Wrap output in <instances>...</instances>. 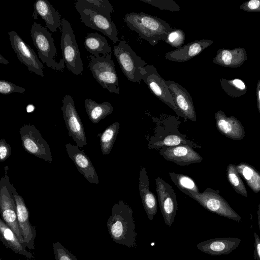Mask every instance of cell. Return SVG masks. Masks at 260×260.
Listing matches in <instances>:
<instances>
[{
  "mask_svg": "<svg viewBox=\"0 0 260 260\" xmlns=\"http://www.w3.org/2000/svg\"><path fill=\"white\" fill-rule=\"evenodd\" d=\"M188 196L210 212L238 222L242 221L240 215L219 194L218 190L208 187L203 192L191 193Z\"/></svg>",
  "mask_w": 260,
  "mask_h": 260,
  "instance_id": "cell-8",
  "label": "cell"
},
{
  "mask_svg": "<svg viewBox=\"0 0 260 260\" xmlns=\"http://www.w3.org/2000/svg\"><path fill=\"white\" fill-rule=\"evenodd\" d=\"M164 41L174 48H180L184 43L185 34L180 29H173L168 34Z\"/></svg>",
  "mask_w": 260,
  "mask_h": 260,
  "instance_id": "cell-33",
  "label": "cell"
},
{
  "mask_svg": "<svg viewBox=\"0 0 260 260\" xmlns=\"http://www.w3.org/2000/svg\"><path fill=\"white\" fill-rule=\"evenodd\" d=\"M119 123L115 122L108 126L98 136L100 139L101 149L103 155L110 153L117 138L119 128Z\"/></svg>",
  "mask_w": 260,
  "mask_h": 260,
  "instance_id": "cell-28",
  "label": "cell"
},
{
  "mask_svg": "<svg viewBox=\"0 0 260 260\" xmlns=\"http://www.w3.org/2000/svg\"><path fill=\"white\" fill-rule=\"evenodd\" d=\"M123 20L131 30L137 32L151 46L160 41H164L168 34L173 29L165 20L143 12L127 13Z\"/></svg>",
  "mask_w": 260,
  "mask_h": 260,
  "instance_id": "cell-2",
  "label": "cell"
},
{
  "mask_svg": "<svg viewBox=\"0 0 260 260\" xmlns=\"http://www.w3.org/2000/svg\"><path fill=\"white\" fill-rule=\"evenodd\" d=\"M69 157L75 165L78 171L90 183H99L98 176L89 157L80 150L79 146L67 143L65 145Z\"/></svg>",
  "mask_w": 260,
  "mask_h": 260,
  "instance_id": "cell-18",
  "label": "cell"
},
{
  "mask_svg": "<svg viewBox=\"0 0 260 260\" xmlns=\"http://www.w3.org/2000/svg\"><path fill=\"white\" fill-rule=\"evenodd\" d=\"M247 8L248 10L256 11L258 10L260 7V1L251 0L247 3Z\"/></svg>",
  "mask_w": 260,
  "mask_h": 260,
  "instance_id": "cell-39",
  "label": "cell"
},
{
  "mask_svg": "<svg viewBox=\"0 0 260 260\" xmlns=\"http://www.w3.org/2000/svg\"><path fill=\"white\" fill-rule=\"evenodd\" d=\"M33 43L38 50L39 57L47 67L55 70H62L65 66L63 58L57 62L55 57L57 53L52 34L41 24L34 22L31 30Z\"/></svg>",
  "mask_w": 260,
  "mask_h": 260,
  "instance_id": "cell-3",
  "label": "cell"
},
{
  "mask_svg": "<svg viewBox=\"0 0 260 260\" xmlns=\"http://www.w3.org/2000/svg\"><path fill=\"white\" fill-rule=\"evenodd\" d=\"M257 108L260 114V80H259L257 87Z\"/></svg>",
  "mask_w": 260,
  "mask_h": 260,
  "instance_id": "cell-40",
  "label": "cell"
},
{
  "mask_svg": "<svg viewBox=\"0 0 260 260\" xmlns=\"http://www.w3.org/2000/svg\"><path fill=\"white\" fill-rule=\"evenodd\" d=\"M173 97L175 106L180 116L196 121L197 115L191 96L187 90L178 83L165 81Z\"/></svg>",
  "mask_w": 260,
  "mask_h": 260,
  "instance_id": "cell-16",
  "label": "cell"
},
{
  "mask_svg": "<svg viewBox=\"0 0 260 260\" xmlns=\"http://www.w3.org/2000/svg\"><path fill=\"white\" fill-rule=\"evenodd\" d=\"M12 147L5 139L0 140V161H5L11 155Z\"/></svg>",
  "mask_w": 260,
  "mask_h": 260,
  "instance_id": "cell-37",
  "label": "cell"
},
{
  "mask_svg": "<svg viewBox=\"0 0 260 260\" xmlns=\"http://www.w3.org/2000/svg\"><path fill=\"white\" fill-rule=\"evenodd\" d=\"M188 145L192 147H201L192 141L187 140L185 136L178 134L169 135L159 141H155L148 145L149 149H160L165 147Z\"/></svg>",
  "mask_w": 260,
  "mask_h": 260,
  "instance_id": "cell-29",
  "label": "cell"
},
{
  "mask_svg": "<svg viewBox=\"0 0 260 260\" xmlns=\"http://www.w3.org/2000/svg\"><path fill=\"white\" fill-rule=\"evenodd\" d=\"M159 153L166 160L179 166H187L203 160L202 157L188 145L165 147L160 149Z\"/></svg>",
  "mask_w": 260,
  "mask_h": 260,
  "instance_id": "cell-17",
  "label": "cell"
},
{
  "mask_svg": "<svg viewBox=\"0 0 260 260\" xmlns=\"http://www.w3.org/2000/svg\"><path fill=\"white\" fill-rule=\"evenodd\" d=\"M141 2L150 4L160 10L177 12L180 10V7L173 0H140Z\"/></svg>",
  "mask_w": 260,
  "mask_h": 260,
  "instance_id": "cell-34",
  "label": "cell"
},
{
  "mask_svg": "<svg viewBox=\"0 0 260 260\" xmlns=\"http://www.w3.org/2000/svg\"><path fill=\"white\" fill-rule=\"evenodd\" d=\"M132 209L123 201L114 203L107 221L109 234L113 241L134 248L137 246V234Z\"/></svg>",
  "mask_w": 260,
  "mask_h": 260,
  "instance_id": "cell-1",
  "label": "cell"
},
{
  "mask_svg": "<svg viewBox=\"0 0 260 260\" xmlns=\"http://www.w3.org/2000/svg\"><path fill=\"white\" fill-rule=\"evenodd\" d=\"M241 241L233 237L214 238L199 243L197 248L211 255H226L236 249Z\"/></svg>",
  "mask_w": 260,
  "mask_h": 260,
  "instance_id": "cell-19",
  "label": "cell"
},
{
  "mask_svg": "<svg viewBox=\"0 0 260 260\" xmlns=\"http://www.w3.org/2000/svg\"><path fill=\"white\" fill-rule=\"evenodd\" d=\"M19 133L22 146L27 153L49 162L52 161L49 145L34 125L24 124Z\"/></svg>",
  "mask_w": 260,
  "mask_h": 260,
  "instance_id": "cell-10",
  "label": "cell"
},
{
  "mask_svg": "<svg viewBox=\"0 0 260 260\" xmlns=\"http://www.w3.org/2000/svg\"><path fill=\"white\" fill-rule=\"evenodd\" d=\"M226 176L229 182L235 191L242 196L247 197L246 188L236 165L233 164L228 165L226 169Z\"/></svg>",
  "mask_w": 260,
  "mask_h": 260,
  "instance_id": "cell-31",
  "label": "cell"
},
{
  "mask_svg": "<svg viewBox=\"0 0 260 260\" xmlns=\"http://www.w3.org/2000/svg\"><path fill=\"white\" fill-rule=\"evenodd\" d=\"M11 46L19 60L27 67L28 70L44 76L43 65L30 46L15 31L8 32Z\"/></svg>",
  "mask_w": 260,
  "mask_h": 260,
  "instance_id": "cell-13",
  "label": "cell"
},
{
  "mask_svg": "<svg viewBox=\"0 0 260 260\" xmlns=\"http://www.w3.org/2000/svg\"><path fill=\"white\" fill-rule=\"evenodd\" d=\"M61 108L69 136L80 148L87 144V139L84 126L76 109L74 100L70 95L66 94L62 101Z\"/></svg>",
  "mask_w": 260,
  "mask_h": 260,
  "instance_id": "cell-11",
  "label": "cell"
},
{
  "mask_svg": "<svg viewBox=\"0 0 260 260\" xmlns=\"http://www.w3.org/2000/svg\"><path fill=\"white\" fill-rule=\"evenodd\" d=\"M139 189L142 204L148 218L152 220L157 211V201L154 194L150 190L148 176L144 166L140 171Z\"/></svg>",
  "mask_w": 260,
  "mask_h": 260,
  "instance_id": "cell-23",
  "label": "cell"
},
{
  "mask_svg": "<svg viewBox=\"0 0 260 260\" xmlns=\"http://www.w3.org/2000/svg\"><path fill=\"white\" fill-rule=\"evenodd\" d=\"M84 45L87 50L95 57L112 53L111 48L105 37L98 32L88 34L84 40Z\"/></svg>",
  "mask_w": 260,
  "mask_h": 260,
  "instance_id": "cell-26",
  "label": "cell"
},
{
  "mask_svg": "<svg viewBox=\"0 0 260 260\" xmlns=\"http://www.w3.org/2000/svg\"><path fill=\"white\" fill-rule=\"evenodd\" d=\"M142 75V80L146 84L152 93L170 107L178 116H180L175 106L173 97L165 82L166 80L158 74L154 66L147 64Z\"/></svg>",
  "mask_w": 260,
  "mask_h": 260,
  "instance_id": "cell-12",
  "label": "cell"
},
{
  "mask_svg": "<svg viewBox=\"0 0 260 260\" xmlns=\"http://www.w3.org/2000/svg\"><path fill=\"white\" fill-rule=\"evenodd\" d=\"M169 175L178 188L188 196L191 193L199 192L197 184L190 177L174 172H169Z\"/></svg>",
  "mask_w": 260,
  "mask_h": 260,
  "instance_id": "cell-30",
  "label": "cell"
},
{
  "mask_svg": "<svg viewBox=\"0 0 260 260\" xmlns=\"http://www.w3.org/2000/svg\"><path fill=\"white\" fill-rule=\"evenodd\" d=\"M236 166L250 189L255 193L260 192V173L253 167L245 162Z\"/></svg>",
  "mask_w": 260,
  "mask_h": 260,
  "instance_id": "cell-27",
  "label": "cell"
},
{
  "mask_svg": "<svg viewBox=\"0 0 260 260\" xmlns=\"http://www.w3.org/2000/svg\"><path fill=\"white\" fill-rule=\"evenodd\" d=\"M12 190L16 206L18 226L24 240V245L29 249H34L37 234L36 229L29 222V211L23 198L18 194L13 183Z\"/></svg>",
  "mask_w": 260,
  "mask_h": 260,
  "instance_id": "cell-15",
  "label": "cell"
},
{
  "mask_svg": "<svg viewBox=\"0 0 260 260\" xmlns=\"http://www.w3.org/2000/svg\"><path fill=\"white\" fill-rule=\"evenodd\" d=\"M213 43L209 40H195L167 52L165 58L175 62H185L200 54Z\"/></svg>",
  "mask_w": 260,
  "mask_h": 260,
  "instance_id": "cell-20",
  "label": "cell"
},
{
  "mask_svg": "<svg viewBox=\"0 0 260 260\" xmlns=\"http://www.w3.org/2000/svg\"><path fill=\"white\" fill-rule=\"evenodd\" d=\"M84 103L87 114L94 124L99 123L113 111V106L108 102L98 103L91 99H86Z\"/></svg>",
  "mask_w": 260,
  "mask_h": 260,
  "instance_id": "cell-25",
  "label": "cell"
},
{
  "mask_svg": "<svg viewBox=\"0 0 260 260\" xmlns=\"http://www.w3.org/2000/svg\"><path fill=\"white\" fill-rule=\"evenodd\" d=\"M0 63L4 64H8L9 61L0 54Z\"/></svg>",
  "mask_w": 260,
  "mask_h": 260,
  "instance_id": "cell-41",
  "label": "cell"
},
{
  "mask_svg": "<svg viewBox=\"0 0 260 260\" xmlns=\"http://www.w3.org/2000/svg\"><path fill=\"white\" fill-rule=\"evenodd\" d=\"M156 191L165 223L171 226L177 211V197L173 187L159 177L155 179Z\"/></svg>",
  "mask_w": 260,
  "mask_h": 260,
  "instance_id": "cell-14",
  "label": "cell"
},
{
  "mask_svg": "<svg viewBox=\"0 0 260 260\" xmlns=\"http://www.w3.org/2000/svg\"><path fill=\"white\" fill-rule=\"evenodd\" d=\"M60 47L68 69L74 75L82 74L83 66L78 45L70 23L64 18H62Z\"/></svg>",
  "mask_w": 260,
  "mask_h": 260,
  "instance_id": "cell-7",
  "label": "cell"
},
{
  "mask_svg": "<svg viewBox=\"0 0 260 260\" xmlns=\"http://www.w3.org/2000/svg\"><path fill=\"white\" fill-rule=\"evenodd\" d=\"M215 118L217 129L226 137L240 140L245 137L244 128L235 117H227L222 111L220 110L215 113Z\"/></svg>",
  "mask_w": 260,
  "mask_h": 260,
  "instance_id": "cell-21",
  "label": "cell"
},
{
  "mask_svg": "<svg viewBox=\"0 0 260 260\" xmlns=\"http://www.w3.org/2000/svg\"><path fill=\"white\" fill-rule=\"evenodd\" d=\"M9 167H5V174L0 180V209L2 219L14 232L20 241L24 245L17 220V214L15 198L13 193L12 184L7 174Z\"/></svg>",
  "mask_w": 260,
  "mask_h": 260,
  "instance_id": "cell-6",
  "label": "cell"
},
{
  "mask_svg": "<svg viewBox=\"0 0 260 260\" xmlns=\"http://www.w3.org/2000/svg\"><path fill=\"white\" fill-rule=\"evenodd\" d=\"M253 257L255 259L260 260V238L255 232Z\"/></svg>",
  "mask_w": 260,
  "mask_h": 260,
  "instance_id": "cell-38",
  "label": "cell"
},
{
  "mask_svg": "<svg viewBox=\"0 0 260 260\" xmlns=\"http://www.w3.org/2000/svg\"><path fill=\"white\" fill-rule=\"evenodd\" d=\"M257 215H258V224L259 226V229L260 230V204L258 207V211H257Z\"/></svg>",
  "mask_w": 260,
  "mask_h": 260,
  "instance_id": "cell-42",
  "label": "cell"
},
{
  "mask_svg": "<svg viewBox=\"0 0 260 260\" xmlns=\"http://www.w3.org/2000/svg\"><path fill=\"white\" fill-rule=\"evenodd\" d=\"M113 53L126 78L132 82L140 83L142 72L147 65L146 61L138 56L123 40L117 45L114 46Z\"/></svg>",
  "mask_w": 260,
  "mask_h": 260,
  "instance_id": "cell-5",
  "label": "cell"
},
{
  "mask_svg": "<svg viewBox=\"0 0 260 260\" xmlns=\"http://www.w3.org/2000/svg\"><path fill=\"white\" fill-rule=\"evenodd\" d=\"M75 7L86 26L101 31L113 43L119 41L117 29L111 18L84 6L78 0L76 1Z\"/></svg>",
  "mask_w": 260,
  "mask_h": 260,
  "instance_id": "cell-9",
  "label": "cell"
},
{
  "mask_svg": "<svg viewBox=\"0 0 260 260\" xmlns=\"http://www.w3.org/2000/svg\"><path fill=\"white\" fill-rule=\"evenodd\" d=\"M89 68L93 78L111 93H120L118 79L111 54L90 55Z\"/></svg>",
  "mask_w": 260,
  "mask_h": 260,
  "instance_id": "cell-4",
  "label": "cell"
},
{
  "mask_svg": "<svg viewBox=\"0 0 260 260\" xmlns=\"http://www.w3.org/2000/svg\"><path fill=\"white\" fill-rule=\"evenodd\" d=\"M84 6L111 18L113 8L108 0H78Z\"/></svg>",
  "mask_w": 260,
  "mask_h": 260,
  "instance_id": "cell-32",
  "label": "cell"
},
{
  "mask_svg": "<svg viewBox=\"0 0 260 260\" xmlns=\"http://www.w3.org/2000/svg\"><path fill=\"white\" fill-rule=\"evenodd\" d=\"M53 250L56 260H78L60 242L53 243Z\"/></svg>",
  "mask_w": 260,
  "mask_h": 260,
  "instance_id": "cell-35",
  "label": "cell"
},
{
  "mask_svg": "<svg viewBox=\"0 0 260 260\" xmlns=\"http://www.w3.org/2000/svg\"><path fill=\"white\" fill-rule=\"evenodd\" d=\"M34 8L32 16L35 19L39 15L45 21L48 28L52 32H55L57 28L61 30V16L48 1H36L34 4Z\"/></svg>",
  "mask_w": 260,
  "mask_h": 260,
  "instance_id": "cell-22",
  "label": "cell"
},
{
  "mask_svg": "<svg viewBox=\"0 0 260 260\" xmlns=\"http://www.w3.org/2000/svg\"><path fill=\"white\" fill-rule=\"evenodd\" d=\"M25 89L13 83L0 80V92L2 94H9L14 92L24 93Z\"/></svg>",
  "mask_w": 260,
  "mask_h": 260,
  "instance_id": "cell-36",
  "label": "cell"
},
{
  "mask_svg": "<svg viewBox=\"0 0 260 260\" xmlns=\"http://www.w3.org/2000/svg\"><path fill=\"white\" fill-rule=\"evenodd\" d=\"M0 239L6 247L14 252L23 255L28 259L35 258L2 218L0 219Z\"/></svg>",
  "mask_w": 260,
  "mask_h": 260,
  "instance_id": "cell-24",
  "label": "cell"
}]
</instances>
